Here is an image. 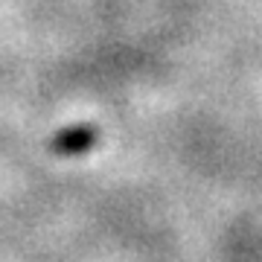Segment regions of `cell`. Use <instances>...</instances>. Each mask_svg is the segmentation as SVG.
Segmentation results:
<instances>
[{
    "label": "cell",
    "mask_w": 262,
    "mask_h": 262,
    "mask_svg": "<svg viewBox=\"0 0 262 262\" xmlns=\"http://www.w3.org/2000/svg\"><path fill=\"white\" fill-rule=\"evenodd\" d=\"M96 143V134L94 128H70V131H61L53 143V149L58 155H82L88 151L91 146Z\"/></svg>",
    "instance_id": "cell-1"
}]
</instances>
